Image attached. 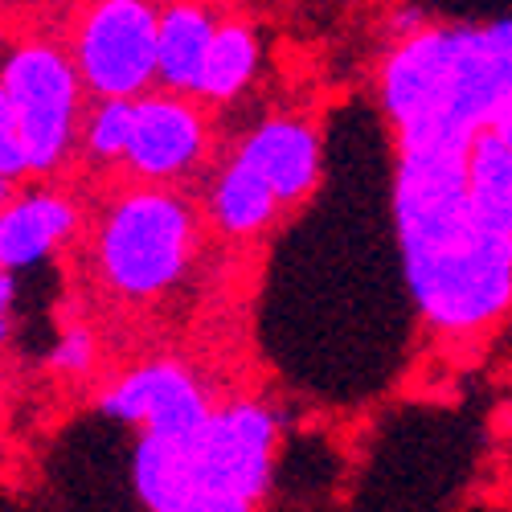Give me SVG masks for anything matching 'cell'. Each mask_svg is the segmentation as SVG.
I'll return each mask as SVG.
<instances>
[{
    "label": "cell",
    "mask_w": 512,
    "mask_h": 512,
    "mask_svg": "<svg viewBox=\"0 0 512 512\" xmlns=\"http://www.w3.org/2000/svg\"><path fill=\"white\" fill-rule=\"evenodd\" d=\"M0 127H17V111H13V99H9L5 78H0Z\"/></svg>",
    "instance_id": "d6986e66"
},
{
    "label": "cell",
    "mask_w": 512,
    "mask_h": 512,
    "mask_svg": "<svg viewBox=\"0 0 512 512\" xmlns=\"http://www.w3.org/2000/svg\"><path fill=\"white\" fill-rule=\"evenodd\" d=\"M29 173V152H25V140L17 127H0V177L5 181H17Z\"/></svg>",
    "instance_id": "e0dca14e"
},
{
    "label": "cell",
    "mask_w": 512,
    "mask_h": 512,
    "mask_svg": "<svg viewBox=\"0 0 512 512\" xmlns=\"http://www.w3.org/2000/svg\"><path fill=\"white\" fill-rule=\"evenodd\" d=\"M5 205H9V181L0 177V209H5Z\"/></svg>",
    "instance_id": "ffe728a7"
},
{
    "label": "cell",
    "mask_w": 512,
    "mask_h": 512,
    "mask_svg": "<svg viewBox=\"0 0 512 512\" xmlns=\"http://www.w3.org/2000/svg\"><path fill=\"white\" fill-rule=\"evenodd\" d=\"M213 17L197 5H173L160 13V33H156V78H164V87L197 95L205 58L213 46Z\"/></svg>",
    "instance_id": "8fae6325"
},
{
    "label": "cell",
    "mask_w": 512,
    "mask_h": 512,
    "mask_svg": "<svg viewBox=\"0 0 512 512\" xmlns=\"http://www.w3.org/2000/svg\"><path fill=\"white\" fill-rule=\"evenodd\" d=\"M418 29H426V21H422V13H418V9H406V13H398V17H394V33L414 37Z\"/></svg>",
    "instance_id": "ac0fdd59"
},
{
    "label": "cell",
    "mask_w": 512,
    "mask_h": 512,
    "mask_svg": "<svg viewBox=\"0 0 512 512\" xmlns=\"http://www.w3.org/2000/svg\"><path fill=\"white\" fill-rule=\"evenodd\" d=\"M254 66H259V46H254V33L246 25H218L213 33V46L205 58V74H201V99L226 103L234 99L246 82L254 78Z\"/></svg>",
    "instance_id": "5bb4252c"
},
{
    "label": "cell",
    "mask_w": 512,
    "mask_h": 512,
    "mask_svg": "<svg viewBox=\"0 0 512 512\" xmlns=\"http://www.w3.org/2000/svg\"><path fill=\"white\" fill-rule=\"evenodd\" d=\"M160 17L148 0H99L78 33V74L99 99H132L156 78Z\"/></svg>",
    "instance_id": "5b68a950"
},
{
    "label": "cell",
    "mask_w": 512,
    "mask_h": 512,
    "mask_svg": "<svg viewBox=\"0 0 512 512\" xmlns=\"http://www.w3.org/2000/svg\"><path fill=\"white\" fill-rule=\"evenodd\" d=\"M91 361H95V336L87 328H70L50 353V365L58 373H82L91 369Z\"/></svg>",
    "instance_id": "2e32d148"
},
{
    "label": "cell",
    "mask_w": 512,
    "mask_h": 512,
    "mask_svg": "<svg viewBox=\"0 0 512 512\" xmlns=\"http://www.w3.org/2000/svg\"><path fill=\"white\" fill-rule=\"evenodd\" d=\"M193 250V218L168 193H127L99 234V263L107 283L127 300H152L173 287Z\"/></svg>",
    "instance_id": "277c9868"
},
{
    "label": "cell",
    "mask_w": 512,
    "mask_h": 512,
    "mask_svg": "<svg viewBox=\"0 0 512 512\" xmlns=\"http://www.w3.org/2000/svg\"><path fill=\"white\" fill-rule=\"evenodd\" d=\"M381 103L398 140H463L512 111V21L418 29L390 54Z\"/></svg>",
    "instance_id": "7a4b0ae2"
},
{
    "label": "cell",
    "mask_w": 512,
    "mask_h": 512,
    "mask_svg": "<svg viewBox=\"0 0 512 512\" xmlns=\"http://www.w3.org/2000/svg\"><path fill=\"white\" fill-rule=\"evenodd\" d=\"M103 414L127 426H144L152 435H189L209 418V398L189 369L160 361L127 373L103 394Z\"/></svg>",
    "instance_id": "52a82bcc"
},
{
    "label": "cell",
    "mask_w": 512,
    "mask_h": 512,
    "mask_svg": "<svg viewBox=\"0 0 512 512\" xmlns=\"http://www.w3.org/2000/svg\"><path fill=\"white\" fill-rule=\"evenodd\" d=\"M275 201L279 197H275L271 181L238 152V160L218 181V193H213V213H218V226L226 234H250L271 222Z\"/></svg>",
    "instance_id": "4fadbf2b"
},
{
    "label": "cell",
    "mask_w": 512,
    "mask_h": 512,
    "mask_svg": "<svg viewBox=\"0 0 512 512\" xmlns=\"http://www.w3.org/2000/svg\"><path fill=\"white\" fill-rule=\"evenodd\" d=\"M132 123H136V103L132 99H103L87 123V148L99 160H119L132 140Z\"/></svg>",
    "instance_id": "9a60e30c"
},
{
    "label": "cell",
    "mask_w": 512,
    "mask_h": 512,
    "mask_svg": "<svg viewBox=\"0 0 512 512\" xmlns=\"http://www.w3.org/2000/svg\"><path fill=\"white\" fill-rule=\"evenodd\" d=\"M275 414L238 402L209 410L189 435L144 431L132 484L152 512H246L271 488Z\"/></svg>",
    "instance_id": "3957f363"
},
{
    "label": "cell",
    "mask_w": 512,
    "mask_h": 512,
    "mask_svg": "<svg viewBox=\"0 0 512 512\" xmlns=\"http://www.w3.org/2000/svg\"><path fill=\"white\" fill-rule=\"evenodd\" d=\"M5 87L17 111V132L29 152V173H50L62 164L74 111H78V74L50 46H25L5 62Z\"/></svg>",
    "instance_id": "8992f818"
},
{
    "label": "cell",
    "mask_w": 512,
    "mask_h": 512,
    "mask_svg": "<svg viewBox=\"0 0 512 512\" xmlns=\"http://www.w3.org/2000/svg\"><path fill=\"white\" fill-rule=\"evenodd\" d=\"M78 213L66 197L33 193L25 201H13L0 209V267L5 271H29L46 254L74 234Z\"/></svg>",
    "instance_id": "30bf717a"
},
{
    "label": "cell",
    "mask_w": 512,
    "mask_h": 512,
    "mask_svg": "<svg viewBox=\"0 0 512 512\" xmlns=\"http://www.w3.org/2000/svg\"><path fill=\"white\" fill-rule=\"evenodd\" d=\"M242 156L271 181L279 201H300L320 177V144L308 123L271 119L242 144Z\"/></svg>",
    "instance_id": "9c48e42d"
},
{
    "label": "cell",
    "mask_w": 512,
    "mask_h": 512,
    "mask_svg": "<svg viewBox=\"0 0 512 512\" xmlns=\"http://www.w3.org/2000/svg\"><path fill=\"white\" fill-rule=\"evenodd\" d=\"M205 127L181 99H136V123L123 160L140 177H177L201 156Z\"/></svg>",
    "instance_id": "ba28073f"
},
{
    "label": "cell",
    "mask_w": 512,
    "mask_h": 512,
    "mask_svg": "<svg viewBox=\"0 0 512 512\" xmlns=\"http://www.w3.org/2000/svg\"><path fill=\"white\" fill-rule=\"evenodd\" d=\"M5 336H9V320L0 316V345H5Z\"/></svg>",
    "instance_id": "44dd1931"
},
{
    "label": "cell",
    "mask_w": 512,
    "mask_h": 512,
    "mask_svg": "<svg viewBox=\"0 0 512 512\" xmlns=\"http://www.w3.org/2000/svg\"><path fill=\"white\" fill-rule=\"evenodd\" d=\"M394 218L406 283L431 328L476 332L512 308V234L467 189V144L398 140Z\"/></svg>",
    "instance_id": "6da1fadb"
},
{
    "label": "cell",
    "mask_w": 512,
    "mask_h": 512,
    "mask_svg": "<svg viewBox=\"0 0 512 512\" xmlns=\"http://www.w3.org/2000/svg\"><path fill=\"white\" fill-rule=\"evenodd\" d=\"M467 189L484 218L512 234V144L496 127H484L467 144Z\"/></svg>",
    "instance_id": "7c38bea8"
}]
</instances>
